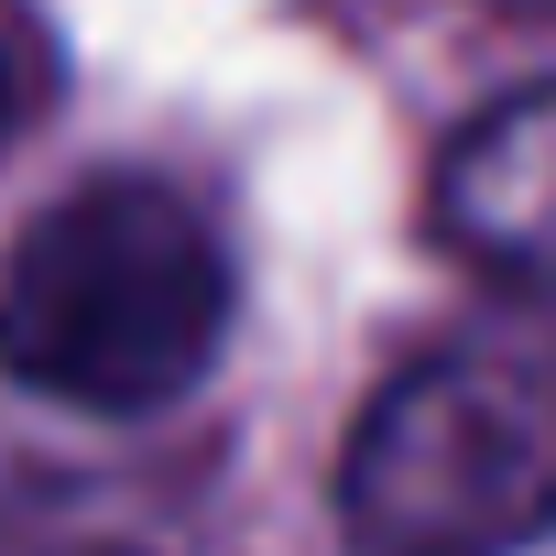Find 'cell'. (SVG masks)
<instances>
[{
  "instance_id": "5",
  "label": "cell",
  "mask_w": 556,
  "mask_h": 556,
  "mask_svg": "<svg viewBox=\"0 0 556 556\" xmlns=\"http://www.w3.org/2000/svg\"><path fill=\"white\" fill-rule=\"evenodd\" d=\"M502 12H534V23H556V0H502Z\"/></svg>"
},
{
  "instance_id": "4",
  "label": "cell",
  "mask_w": 556,
  "mask_h": 556,
  "mask_svg": "<svg viewBox=\"0 0 556 556\" xmlns=\"http://www.w3.org/2000/svg\"><path fill=\"white\" fill-rule=\"evenodd\" d=\"M45 99H55V45L34 23V0H0V142H23Z\"/></svg>"
},
{
  "instance_id": "3",
  "label": "cell",
  "mask_w": 556,
  "mask_h": 556,
  "mask_svg": "<svg viewBox=\"0 0 556 556\" xmlns=\"http://www.w3.org/2000/svg\"><path fill=\"white\" fill-rule=\"evenodd\" d=\"M426 218L469 273L513 295H556V77L502 88L480 121H458V142L437 153Z\"/></svg>"
},
{
  "instance_id": "2",
  "label": "cell",
  "mask_w": 556,
  "mask_h": 556,
  "mask_svg": "<svg viewBox=\"0 0 556 556\" xmlns=\"http://www.w3.org/2000/svg\"><path fill=\"white\" fill-rule=\"evenodd\" d=\"M361 556H523L556 534V306H502L404 361L339 447Z\"/></svg>"
},
{
  "instance_id": "1",
  "label": "cell",
  "mask_w": 556,
  "mask_h": 556,
  "mask_svg": "<svg viewBox=\"0 0 556 556\" xmlns=\"http://www.w3.org/2000/svg\"><path fill=\"white\" fill-rule=\"evenodd\" d=\"M229 295V251L175 186L88 175L0 262V371L77 415H153L207 382Z\"/></svg>"
}]
</instances>
